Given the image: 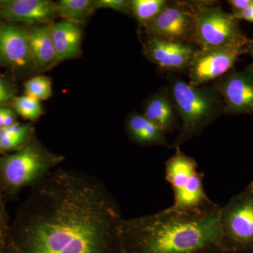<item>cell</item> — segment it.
<instances>
[{"label":"cell","instance_id":"cell-1","mask_svg":"<svg viewBox=\"0 0 253 253\" xmlns=\"http://www.w3.org/2000/svg\"><path fill=\"white\" fill-rule=\"evenodd\" d=\"M122 214L99 179L54 169L32 186L10 221L5 253H124Z\"/></svg>","mask_w":253,"mask_h":253},{"label":"cell","instance_id":"cell-2","mask_svg":"<svg viewBox=\"0 0 253 253\" xmlns=\"http://www.w3.org/2000/svg\"><path fill=\"white\" fill-rule=\"evenodd\" d=\"M168 208L142 217L123 219L124 253H221L218 212Z\"/></svg>","mask_w":253,"mask_h":253},{"label":"cell","instance_id":"cell-3","mask_svg":"<svg viewBox=\"0 0 253 253\" xmlns=\"http://www.w3.org/2000/svg\"><path fill=\"white\" fill-rule=\"evenodd\" d=\"M64 158L46 149L33 134L21 149L0 156V195L6 203L16 201L22 190L42 180Z\"/></svg>","mask_w":253,"mask_h":253},{"label":"cell","instance_id":"cell-4","mask_svg":"<svg viewBox=\"0 0 253 253\" xmlns=\"http://www.w3.org/2000/svg\"><path fill=\"white\" fill-rule=\"evenodd\" d=\"M169 91L181 127L169 149L181 145L199 136L207 126L224 114V105L220 96L212 85H191L180 78H172Z\"/></svg>","mask_w":253,"mask_h":253},{"label":"cell","instance_id":"cell-5","mask_svg":"<svg viewBox=\"0 0 253 253\" xmlns=\"http://www.w3.org/2000/svg\"><path fill=\"white\" fill-rule=\"evenodd\" d=\"M165 164L166 181L172 187L174 202L167 208L176 212H201L219 207L208 197L204 188V172L194 158L184 154L180 147Z\"/></svg>","mask_w":253,"mask_h":253},{"label":"cell","instance_id":"cell-6","mask_svg":"<svg viewBox=\"0 0 253 253\" xmlns=\"http://www.w3.org/2000/svg\"><path fill=\"white\" fill-rule=\"evenodd\" d=\"M221 253H253V181L218 212Z\"/></svg>","mask_w":253,"mask_h":253},{"label":"cell","instance_id":"cell-7","mask_svg":"<svg viewBox=\"0 0 253 253\" xmlns=\"http://www.w3.org/2000/svg\"><path fill=\"white\" fill-rule=\"evenodd\" d=\"M239 21L214 1H201L196 14L194 44L212 49L246 41Z\"/></svg>","mask_w":253,"mask_h":253},{"label":"cell","instance_id":"cell-8","mask_svg":"<svg viewBox=\"0 0 253 253\" xmlns=\"http://www.w3.org/2000/svg\"><path fill=\"white\" fill-rule=\"evenodd\" d=\"M201 3L168 1L161 13L143 30L144 34L194 44L196 14Z\"/></svg>","mask_w":253,"mask_h":253},{"label":"cell","instance_id":"cell-9","mask_svg":"<svg viewBox=\"0 0 253 253\" xmlns=\"http://www.w3.org/2000/svg\"><path fill=\"white\" fill-rule=\"evenodd\" d=\"M246 41L212 49H198L187 71L191 85H207L234 69L240 56L246 54Z\"/></svg>","mask_w":253,"mask_h":253},{"label":"cell","instance_id":"cell-10","mask_svg":"<svg viewBox=\"0 0 253 253\" xmlns=\"http://www.w3.org/2000/svg\"><path fill=\"white\" fill-rule=\"evenodd\" d=\"M212 85L220 96L224 114L253 115V65L244 70H231Z\"/></svg>","mask_w":253,"mask_h":253},{"label":"cell","instance_id":"cell-11","mask_svg":"<svg viewBox=\"0 0 253 253\" xmlns=\"http://www.w3.org/2000/svg\"><path fill=\"white\" fill-rule=\"evenodd\" d=\"M142 47L146 59L161 69L172 72H187L198 50L194 44L179 42L151 35H145Z\"/></svg>","mask_w":253,"mask_h":253},{"label":"cell","instance_id":"cell-12","mask_svg":"<svg viewBox=\"0 0 253 253\" xmlns=\"http://www.w3.org/2000/svg\"><path fill=\"white\" fill-rule=\"evenodd\" d=\"M58 16L49 0H0V19L26 25L47 24Z\"/></svg>","mask_w":253,"mask_h":253},{"label":"cell","instance_id":"cell-13","mask_svg":"<svg viewBox=\"0 0 253 253\" xmlns=\"http://www.w3.org/2000/svg\"><path fill=\"white\" fill-rule=\"evenodd\" d=\"M0 62L15 69L35 66L27 33L15 23L0 24Z\"/></svg>","mask_w":253,"mask_h":253},{"label":"cell","instance_id":"cell-14","mask_svg":"<svg viewBox=\"0 0 253 253\" xmlns=\"http://www.w3.org/2000/svg\"><path fill=\"white\" fill-rule=\"evenodd\" d=\"M142 114L166 134L172 131L179 118L169 89L162 88L148 97L143 104Z\"/></svg>","mask_w":253,"mask_h":253},{"label":"cell","instance_id":"cell-15","mask_svg":"<svg viewBox=\"0 0 253 253\" xmlns=\"http://www.w3.org/2000/svg\"><path fill=\"white\" fill-rule=\"evenodd\" d=\"M56 64L77 57L81 54L83 29L81 24L63 21L51 25Z\"/></svg>","mask_w":253,"mask_h":253},{"label":"cell","instance_id":"cell-16","mask_svg":"<svg viewBox=\"0 0 253 253\" xmlns=\"http://www.w3.org/2000/svg\"><path fill=\"white\" fill-rule=\"evenodd\" d=\"M35 67L40 71L51 69L56 65L51 25L33 26L26 31Z\"/></svg>","mask_w":253,"mask_h":253},{"label":"cell","instance_id":"cell-17","mask_svg":"<svg viewBox=\"0 0 253 253\" xmlns=\"http://www.w3.org/2000/svg\"><path fill=\"white\" fill-rule=\"evenodd\" d=\"M125 126L128 137L136 144L169 147L167 134L142 113H130L126 118Z\"/></svg>","mask_w":253,"mask_h":253},{"label":"cell","instance_id":"cell-18","mask_svg":"<svg viewBox=\"0 0 253 253\" xmlns=\"http://www.w3.org/2000/svg\"><path fill=\"white\" fill-rule=\"evenodd\" d=\"M56 12L65 21L81 24L95 11L94 0H60Z\"/></svg>","mask_w":253,"mask_h":253},{"label":"cell","instance_id":"cell-19","mask_svg":"<svg viewBox=\"0 0 253 253\" xmlns=\"http://www.w3.org/2000/svg\"><path fill=\"white\" fill-rule=\"evenodd\" d=\"M131 16H134L138 28L143 31L161 13L166 0H130Z\"/></svg>","mask_w":253,"mask_h":253},{"label":"cell","instance_id":"cell-20","mask_svg":"<svg viewBox=\"0 0 253 253\" xmlns=\"http://www.w3.org/2000/svg\"><path fill=\"white\" fill-rule=\"evenodd\" d=\"M12 105L16 113L28 121H36L44 113L41 101L28 95L15 97Z\"/></svg>","mask_w":253,"mask_h":253},{"label":"cell","instance_id":"cell-21","mask_svg":"<svg viewBox=\"0 0 253 253\" xmlns=\"http://www.w3.org/2000/svg\"><path fill=\"white\" fill-rule=\"evenodd\" d=\"M24 87L26 95L40 101L48 99L52 95V83L46 76H36L28 80L25 83Z\"/></svg>","mask_w":253,"mask_h":253},{"label":"cell","instance_id":"cell-22","mask_svg":"<svg viewBox=\"0 0 253 253\" xmlns=\"http://www.w3.org/2000/svg\"><path fill=\"white\" fill-rule=\"evenodd\" d=\"M33 135H9L6 132L4 128L0 129V156L11 154L21 149Z\"/></svg>","mask_w":253,"mask_h":253},{"label":"cell","instance_id":"cell-23","mask_svg":"<svg viewBox=\"0 0 253 253\" xmlns=\"http://www.w3.org/2000/svg\"><path fill=\"white\" fill-rule=\"evenodd\" d=\"M95 9H109L131 16L130 2L128 0H96Z\"/></svg>","mask_w":253,"mask_h":253},{"label":"cell","instance_id":"cell-24","mask_svg":"<svg viewBox=\"0 0 253 253\" xmlns=\"http://www.w3.org/2000/svg\"><path fill=\"white\" fill-rule=\"evenodd\" d=\"M10 218L6 208V202L0 195V253L4 252V241Z\"/></svg>","mask_w":253,"mask_h":253},{"label":"cell","instance_id":"cell-25","mask_svg":"<svg viewBox=\"0 0 253 253\" xmlns=\"http://www.w3.org/2000/svg\"><path fill=\"white\" fill-rule=\"evenodd\" d=\"M227 2L232 9L231 13H237L251 6L253 3V0H229Z\"/></svg>","mask_w":253,"mask_h":253},{"label":"cell","instance_id":"cell-26","mask_svg":"<svg viewBox=\"0 0 253 253\" xmlns=\"http://www.w3.org/2000/svg\"><path fill=\"white\" fill-rule=\"evenodd\" d=\"M238 21H246L253 23V3L246 9L237 13H231Z\"/></svg>","mask_w":253,"mask_h":253},{"label":"cell","instance_id":"cell-27","mask_svg":"<svg viewBox=\"0 0 253 253\" xmlns=\"http://www.w3.org/2000/svg\"><path fill=\"white\" fill-rule=\"evenodd\" d=\"M16 123H18L17 113L12 108L4 106V127L12 126Z\"/></svg>","mask_w":253,"mask_h":253},{"label":"cell","instance_id":"cell-28","mask_svg":"<svg viewBox=\"0 0 253 253\" xmlns=\"http://www.w3.org/2000/svg\"><path fill=\"white\" fill-rule=\"evenodd\" d=\"M15 91H0V106L14 99Z\"/></svg>","mask_w":253,"mask_h":253},{"label":"cell","instance_id":"cell-29","mask_svg":"<svg viewBox=\"0 0 253 253\" xmlns=\"http://www.w3.org/2000/svg\"><path fill=\"white\" fill-rule=\"evenodd\" d=\"M246 54H250L253 57V40L249 39L246 44ZM253 65V62L251 63Z\"/></svg>","mask_w":253,"mask_h":253},{"label":"cell","instance_id":"cell-30","mask_svg":"<svg viewBox=\"0 0 253 253\" xmlns=\"http://www.w3.org/2000/svg\"><path fill=\"white\" fill-rule=\"evenodd\" d=\"M4 106H0V129L4 128Z\"/></svg>","mask_w":253,"mask_h":253}]
</instances>
